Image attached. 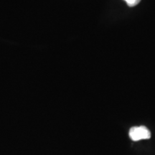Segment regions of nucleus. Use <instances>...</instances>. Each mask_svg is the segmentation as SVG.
I'll return each mask as SVG.
<instances>
[{
    "label": "nucleus",
    "mask_w": 155,
    "mask_h": 155,
    "mask_svg": "<svg viewBox=\"0 0 155 155\" xmlns=\"http://www.w3.org/2000/svg\"><path fill=\"white\" fill-rule=\"evenodd\" d=\"M129 134L131 140L134 141L141 140V139H149L151 137L150 130L144 126L131 128Z\"/></svg>",
    "instance_id": "f257e3e1"
},
{
    "label": "nucleus",
    "mask_w": 155,
    "mask_h": 155,
    "mask_svg": "<svg viewBox=\"0 0 155 155\" xmlns=\"http://www.w3.org/2000/svg\"><path fill=\"white\" fill-rule=\"evenodd\" d=\"M129 7H134L140 2L141 0H124Z\"/></svg>",
    "instance_id": "f03ea898"
}]
</instances>
